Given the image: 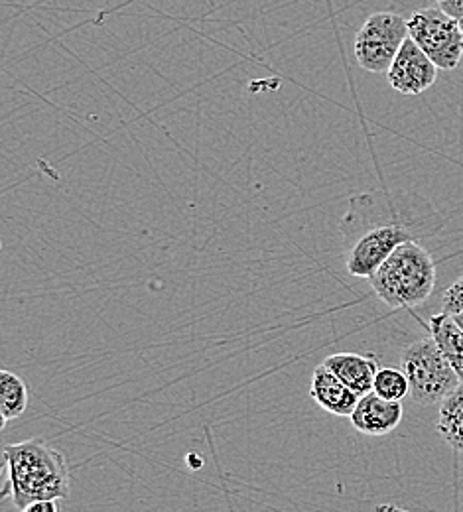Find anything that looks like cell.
<instances>
[{"instance_id":"6da1fadb","label":"cell","mask_w":463,"mask_h":512,"mask_svg":"<svg viewBox=\"0 0 463 512\" xmlns=\"http://www.w3.org/2000/svg\"><path fill=\"white\" fill-rule=\"evenodd\" d=\"M438 225L432 207L416 193H355L339 223L347 274L369 278L397 247L432 235Z\"/></svg>"},{"instance_id":"7a4b0ae2","label":"cell","mask_w":463,"mask_h":512,"mask_svg":"<svg viewBox=\"0 0 463 512\" xmlns=\"http://www.w3.org/2000/svg\"><path fill=\"white\" fill-rule=\"evenodd\" d=\"M4 473L2 497H12L18 511L36 501H62L71 491V473L64 453L44 440L6 446Z\"/></svg>"},{"instance_id":"3957f363","label":"cell","mask_w":463,"mask_h":512,"mask_svg":"<svg viewBox=\"0 0 463 512\" xmlns=\"http://www.w3.org/2000/svg\"><path fill=\"white\" fill-rule=\"evenodd\" d=\"M367 280L389 308H414L434 292L436 262L420 241H408L397 247Z\"/></svg>"},{"instance_id":"277c9868","label":"cell","mask_w":463,"mask_h":512,"mask_svg":"<svg viewBox=\"0 0 463 512\" xmlns=\"http://www.w3.org/2000/svg\"><path fill=\"white\" fill-rule=\"evenodd\" d=\"M400 367L410 384L408 396L420 406L442 404L462 384L432 335L404 347Z\"/></svg>"},{"instance_id":"5b68a950","label":"cell","mask_w":463,"mask_h":512,"mask_svg":"<svg viewBox=\"0 0 463 512\" xmlns=\"http://www.w3.org/2000/svg\"><path fill=\"white\" fill-rule=\"evenodd\" d=\"M408 36L438 65L452 71L462 64L463 32L460 22L440 6L420 8L408 18Z\"/></svg>"},{"instance_id":"8992f818","label":"cell","mask_w":463,"mask_h":512,"mask_svg":"<svg viewBox=\"0 0 463 512\" xmlns=\"http://www.w3.org/2000/svg\"><path fill=\"white\" fill-rule=\"evenodd\" d=\"M408 40V18L395 12L371 14L355 38V60L365 71L387 73Z\"/></svg>"},{"instance_id":"52a82bcc","label":"cell","mask_w":463,"mask_h":512,"mask_svg":"<svg viewBox=\"0 0 463 512\" xmlns=\"http://www.w3.org/2000/svg\"><path fill=\"white\" fill-rule=\"evenodd\" d=\"M438 71V65L408 36L387 71V81L402 95H422L436 83Z\"/></svg>"},{"instance_id":"ba28073f","label":"cell","mask_w":463,"mask_h":512,"mask_svg":"<svg viewBox=\"0 0 463 512\" xmlns=\"http://www.w3.org/2000/svg\"><path fill=\"white\" fill-rule=\"evenodd\" d=\"M349 418L353 428L365 436H387L395 432L402 422V404L397 400H387L377 392H369L359 398Z\"/></svg>"},{"instance_id":"9c48e42d","label":"cell","mask_w":463,"mask_h":512,"mask_svg":"<svg viewBox=\"0 0 463 512\" xmlns=\"http://www.w3.org/2000/svg\"><path fill=\"white\" fill-rule=\"evenodd\" d=\"M310 396L322 410L330 412L333 416H351L361 398L324 363L316 367L312 375Z\"/></svg>"},{"instance_id":"30bf717a","label":"cell","mask_w":463,"mask_h":512,"mask_svg":"<svg viewBox=\"0 0 463 512\" xmlns=\"http://www.w3.org/2000/svg\"><path fill=\"white\" fill-rule=\"evenodd\" d=\"M324 365L359 396L373 392L375 377L379 373L375 357L359 353H335L324 361Z\"/></svg>"},{"instance_id":"8fae6325","label":"cell","mask_w":463,"mask_h":512,"mask_svg":"<svg viewBox=\"0 0 463 512\" xmlns=\"http://www.w3.org/2000/svg\"><path fill=\"white\" fill-rule=\"evenodd\" d=\"M430 335L438 343L463 383V329L450 314H438L430 320Z\"/></svg>"},{"instance_id":"7c38bea8","label":"cell","mask_w":463,"mask_h":512,"mask_svg":"<svg viewBox=\"0 0 463 512\" xmlns=\"http://www.w3.org/2000/svg\"><path fill=\"white\" fill-rule=\"evenodd\" d=\"M438 432L450 448L463 453V383L440 404Z\"/></svg>"},{"instance_id":"4fadbf2b","label":"cell","mask_w":463,"mask_h":512,"mask_svg":"<svg viewBox=\"0 0 463 512\" xmlns=\"http://www.w3.org/2000/svg\"><path fill=\"white\" fill-rule=\"evenodd\" d=\"M28 408V388L24 381L10 373L0 371V428L6 422L20 418Z\"/></svg>"},{"instance_id":"5bb4252c","label":"cell","mask_w":463,"mask_h":512,"mask_svg":"<svg viewBox=\"0 0 463 512\" xmlns=\"http://www.w3.org/2000/svg\"><path fill=\"white\" fill-rule=\"evenodd\" d=\"M373 392H377L379 396H383L387 400L400 402L402 398H406L410 394V384H408V379L402 369L398 371L393 367H385V369H379V373L375 377Z\"/></svg>"},{"instance_id":"9a60e30c","label":"cell","mask_w":463,"mask_h":512,"mask_svg":"<svg viewBox=\"0 0 463 512\" xmlns=\"http://www.w3.org/2000/svg\"><path fill=\"white\" fill-rule=\"evenodd\" d=\"M442 312L456 316L463 312V276H460L442 296Z\"/></svg>"},{"instance_id":"2e32d148","label":"cell","mask_w":463,"mask_h":512,"mask_svg":"<svg viewBox=\"0 0 463 512\" xmlns=\"http://www.w3.org/2000/svg\"><path fill=\"white\" fill-rule=\"evenodd\" d=\"M438 6L456 20L463 18V0H436Z\"/></svg>"},{"instance_id":"e0dca14e","label":"cell","mask_w":463,"mask_h":512,"mask_svg":"<svg viewBox=\"0 0 463 512\" xmlns=\"http://www.w3.org/2000/svg\"><path fill=\"white\" fill-rule=\"evenodd\" d=\"M20 512H60L58 501H36Z\"/></svg>"},{"instance_id":"ac0fdd59","label":"cell","mask_w":463,"mask_h":512,"mask_svg":"<svg viewBox=\"0 0 463 512\" xmlns=\"http://www.w3.org/2000/svg\"><path fill=\"white\" fill-rule=\"evenodd\" d=\"M454 320H456V323H458V325L463 329V312L462 314H456V316H454Z\"/></svg>"},{"instance_id":"d6986e66","label":"cell","mask_w":463,"mask_h":512,"mask_svg":"<svg viewBox=\"0 0 463 512\" xmlns=\"http://www.w3.org/2000/svg\"><path fill=\"white\" fill-rule=\"evenodd\" d=\"M458 22H460V28H462V32H463V18H462V20H458Z\"/></svg>"}]
</instances>
